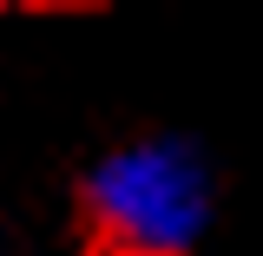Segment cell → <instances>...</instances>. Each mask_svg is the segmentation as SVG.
<instances>
[{
	"instance_id": "cell-1",
	"label": "cell",
	"mask_w": 263,
	"mask_h": 256,
	"mask_svg": "<svg viewBox=\"0 0 263 256\" xmlns=\"http://www.w3.org/2000/svg\"><path fill=\"white\" fill-rule=\"evenodd\" d=\"M72 210L92 256H191L217 224V171L184 131H132L79 171Z\"/></svg>"
}]
</instances>
